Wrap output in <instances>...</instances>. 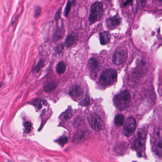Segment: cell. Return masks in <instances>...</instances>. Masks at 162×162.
<instances>
[{
    "label": "cell",
    "instance_id": "29",
    "mask_svg": "<svg viewBox=\"0 0 162 162\" xmlns=\"http://www.w3.org/2000/svg\"><path fill=\"white\" fill-rule=\"evenodd\" d=\"M89 100L88 99V98H85V99H84L83 100V105L84 106H86V105H88V103H89Z\"/></svg>",
    "mask_w": 162,
    "mask_h": 162
},
{
    "label": "cell",
    "instance_id": "22",
    "mask_svg": "<svg viewBox=\"0 0 162 162\" xmlns=\"http://www.w3.org/2000/svg\"><path fill=\"white\" fill-rule=\"evenodd\" d=\"M57 142L59 143V145L61 146H63L67 143V142H68V139L66 137H62V138L58 139Z\"/></svg>",
    "mask_w": 162,
    "mask_h": 162
},
{
    "label": "cell",
    "instance_id": "17",
    "mask_svg": "<svg viewBox=\"0 0 162 162\" xmlns=\"http://www.w3.org/2000/svg\"><path fill=\"white\" fill-rule=\"evenodd\" d=\"M46 101L41 99H37V100L32 101V104L33 106H35L38 109H40L43 107V105H45L46 104Z\"/></svg>",
    "mask_w": 162,
    "mask_h": 162
},
{
    "label": "cell",
    "instance_id": "6",
    "mask_svg": "<svg viewBox=\"0 0 162 162\" xmlns=\"http://www.w3.org/2000/svg\"><path fill=\"white\" fill-rule=\"evenodd\" d=\"M137 127V122L136 119L131 117H128L125 121L124 126V134L127 137H130L134 133Z\"/></svg>",
    "mask_w": 162,
    "mask_h": 162
},
{
    "label": "cell",
    "instance_id": "19",
    "mask_svg": "<svg viewBox=\"0 0 162 162\" xmlns=\"http://www.w3.org/2000/svg\"><path fill=\"white\" fill-rule=\"evenodd\" d=\"M44 66V62L43 60H41L38 63V64L35 66L34 69V71L35 72H39L40 70H41V68H43Z\"/></svg>",
    "mask_w": 162,
    "mask_h": 162
},
{
    "label": "cell",
    "instance_id": "28",
    "mask_svg": "<svg viewBox=\"0 0 162 162\" xmlns=\"http://www.w3.org/2000/svg\"><path fill=\"white\" fill-rule=\"evenodd\" d=\"M139 1L140 5L142 7H144V6L146 5L147 0H139Z\"/></svg>",
    "mask_w": 162,
    "mask_h": 162
},
{
    "label": "cell",
    "instance_id": "10",
    "mask_svg": "<svg viewBox=\"0 0 162 162\" xmlns=\"http://www.w3.org/2000/svg\"><path fill=\"white\" fill-rule=\"evenodd\" d=\"M77 40V35L76 33L73 32L66 37L64 44L66 47H70L76 43Z\"/></svg>",
    "mask_w": 162,
    "mask_h": 162
},
{
    "label": "cell",
    "instance_id": "7",
    "mask_svg": "<svg viewBox=\"0 0 162 162\" xmlns=\"http://www.w3.org/2000/svg\"><path fill=\"white\" fill-rule=\"evenodd\" d=\"M88 122L90 126L94 130H100L103 126V122L97 114H93L89 116Z\"/></svg>",
    "mask_w": 162,
    "mask_h": 162
},
{
    "label": "cell",
    "instance_id": "30",
    "mask_svg": "<svg viewBox=\"0 0 162 162\" xmlns=\"http://www.w3.org/2000/svg\"><path fill=\"white\" fill-rule=\"evenodd\" d=\"M158 1H159L162 2V0H158Z\"/></svg>",
    "mask_w": 162,
    "mask_h": 162
},
{
    "label": "cell",
    "instance_id": "24",
    "mask_svg": "<svg viewBox=\"0 0 162 162\" xmlns=\"http://www.w3.org/2000/svg\"><path fill=\"white\" fill-rule=\"evenodd\" d=\"M25 129L26 133H29L31 129V124L29 122H26L24 124Z\"/></svg>",
    "mask_w": 162,
    "mask_h": 162
},
{
    "label": "cell",
    "instance_id": "3",
    "mask_svg": "<svg viewBox=\"0 0 162 162\" xmlns=\"http://www.w3.org/2000/svg\"><path fill=\"white\" fill-rule=\"evenodd\" d=\"M131 102V95L127 90L117 95L113 98L114 105L118 109L124 110L130 106Z\"/></svg>",
    "mask_w": 162,
    "mask_h": 162
},
{
    "label": "cell",
    "instance_id": "25",
    "mask_svg": "<svg viewBox=\"0 0 162 162\" xmlns=\"http://www.w3.org/2000/svg\"><path fill=\"white\" fill-rule=\"evenodd\" d=\"M64 48V44L63 43H60L59 45H57L56 47V51L58 53H60L63 50Z\"/></svg>",
    "mask_w": 162,
    "mask_h": 162
},
{
    "label": "cell",
    "instance_id": "8",
    "mask_svg": "<svg viewBox=\"0 0 162 162\" xmlns=\"http://www.w3.org/2000/svg\"><path fill=\"white\" fill-rule=\"evenodd\" d=\"M113 63L117 65H120L125 62L126 57L123 50H117L114 53L112 59Z\"/></svg>",
    "mask_w": 162,
    "mask_h": 162
},
{
    "label": "cell",
    "instance_id": "11",
    "mask_svg": "<svg viewBox=\"0 0 162 162\" xmlns=\"http://www.w3.org/2000/svg\"><path fill=\"white\" fill-rule=\"evenodd\" d=\"M111 35L109 32L103 31L100 33V43L102 45H106L110 42Z\"/></svg>",
    "mask_w": 162,
    "mask_h": 162
},
{
    "label": "cell",
    "instance_id": "20",
    "mask_svg": "<svg viewBox=\"0 0 162 162\" xmlns=\"http://www.w3.org/2000/svg\"><path fill=\"white\" fill-rule=\"evenodd\" d=\"M72 4L69 1L67 2L66 4V7H65V10L64 11V16L67 17L69 14L71 8Z\"/></svg>",
    "mask_w": 162,
    "mask_h": 162
},
{
    "label": "cell",
    "instance_id": "1",
    "mask_svg": "<svg viewBox=\"0 0 162 162\" xmlns=\"http://www.w3.org/2000/svg\"><path fill=\"white\" fill-rule=\"evenodd\" d=\"M147 134L146 129L141 128L139 130L136 139L133 143V148L136 151L139 157H142L145 153Z\"/></svg>",
    "mask_w": 162,
    "mask_h": 162
},
{
    "label": "cell",
    "instance_id": "13",
    "mask_svg": "<svg viewBox=\"0 0 162 162\" xmlns=\"http://www.w3.org/2000/svg\"><path fill=\"white\" fill-rule=\"evenodd\" d=\"M83 91L82 88L78 86H73L70 90L69 95L74 98L78 97L83 94Z\"/></svg>",
    "mask_w": 162,
    "mask_h": 162
},
{
    "label": "cell",
    "instance_id": "14",
    "mask_svg": "<svg viewBox=\"0 0 162 162\" xmlns=\"http://www.w3.org/2000/svg\"><path fill=\"white\" fill-rule=\"evenodd\" d=\"M64 31L62 27H57L55 33L53 37L54 41H57L62 38L64 34Z\"/></svg>",
    "mask_w": 162,
    "mask_h": 162
},
{
    "label": "cell",
    "instance_id": "2",
    "mask_svg": "<svg viewBox=\"0 0 162 162\" xmlns=\"http://www.w3.org/2000/svg\"><path fill=\"white\" fill-rule=\"evenodd\" d=\"M152 150L159 157H162V128L155 129L151 135Z\"/></svg>",
    "mask_w": 162,
    "mask_h": 162
},
{
    "label": "cell",
    "instance_id": "9",
    "mask_svg": "<svg viewBox=\"0 0 162 162\" xmlns=\"http://www.w3.org/2000/svg\"><path fill=\"white\" fill-rule=\"evenodd\" d=\"M121 23V19L118 15L107 19L106 23L107 27L110 29H114L118 27Z\"/></svg>",
    "mask_w": 162,
    "mask_h": 162
},
{
    "label": "cell",
    "instance_id": "15",
    "mask_svg": "<svg viewBox=\"0 0 162 162\" xmlns=\"http://www.w3.org/2000/svg\"><path fill=\"white\" fill-rule=\"evenodd\" d=\"M124 119V117L123 114H117L114 118V124L117 126H121L123 124Z\"/></svg>",
    "mask_w": 162,
    "mask_h": 162
},
{
    "label": "cell",
    "instance_id": "31",
    "mask_svg": "<svg viewBox=\"0 0 162 162\" xmlns=\"http://www.w3.org/2000/svg\"></svg>",
    "mask_w": 162,
    "mask_h": 162
},
{
    "label": "cell",
    "instance_id": "12",
    "mask_svg": "<svg viewBox=\"0 0 162 162\" xmlns=\"http://www.w3.org/2000/svg\"><path fill=\"white\" fill-rule=\"evenodd\" d=\"M88 67L92 73H96L99 68V63L95 58H92L88 61Z\"/></svg>",
    "mask_w": 162,
    "mask_h": 162
},
{
    "label": "cell",
    "instance_id": "26",
    "mask_svg": "<svg viewBox=\"0 0 162 162\" xmlns=\"http://www.w3.org/2000/svg\"><path fill=\"white\" fill-rule=\"evenodd\" d=\"M61 8H60L57 10V12H56L55 15V19L56 21H57L59 20L61 17Z\"/></svg>",
    "mask_w": 162,
    "mask_h": 162
},
{
    "label": "cell",
    "instance_id": "27",
    "mask_svg": "<svg viewBox=\"0 0 162 162\" xmlns=\"http://www.w3.org/2000/svg\"><path fill=\"white\" fill-rule=\"evenodd\" d=\"M133 0H126V1L124 2L123 4V6L124 7H126L127 5L131 4Z\"/></svg>",
    "mask_w": 162,
    "mask_h": 162
},
{
    "label": "cell",
    "instance_id": "18",
    "mask_svg": "<svg viewBox=\"0 0 162 162\" xmlns=\"http://www.w3.org/2000/svg\"><path fill=\"white\" fill-rule=\"evenodd\" d=\"M56 86L57 85L56 84L55 82H49L44 86V90L46 92H48L53 90L56 88Z\"/></svg>",
    "mask_w": 162,
    "mask_h": 162
},
{
    "label": "cell",
    "instance_id": "16",
    "mask_svg": "<svg viewBox=\"0 0 162 162\" xmlns=\"http://www.w3.org/2000/svg\"><path fill=\"white\" fill-rule=\"evenodd\" d=\"M56 71L58 74H62L66 70V65L64 62H60L57 64L56 66Z\"/></svg>",
    "mask_w": 162,
    "mask_h": 162
},
{
    "label": "cell",
    "instance_id": "5",
    "mask_svg": "<svg viewBox=\"0 0 162 162\" xmlns=\"http://www.w3.org/2000/svg\"><path fill=\"white\" fill-rule=\"evenodd\" d=\"M117 72L113 69H107L101 74L99 79L100 84L102 86L112 85L117 79Z\"/></svg>",
    "mask_w": 162,
    "mask_h": 162
},
{
    "label": "cell",
    "instance_id": "21",
    "mask_svg": "<svg viewBox=\"0 0 162 162\" xmlns=\"http://www.w3.org/2000/svg\"><path fill=\"white\" fill-rule=\"evenodd\" d=\"M62 116L63 118L65 119V120L69 119V118H70L71 117H72V116L71 110H67L66 112H64V114H63V115H62Z\"/></svg>",
    "mask_w": 162,
    "mask_h": 162
},
{
    "label": "cell",
    "instance_id": "4",
    "mask_svg": "<svg viewBox=\"0 0 162 162\" xmlns=\"http://www.w3.org/2000/svg\"><path fill=\"white\" fill-rule=\"evenodd\" d=\"M90 16L89 18V23L93 24L101 20L103 13V3L100 2H94L91 7Z\"/></svg>",
    "mask_w": 162,
    "mask_h": 162
},
{
    "label": "cell",
    "instance_id": "23",
    "mask_svg": "<svg viewBox=\"0 0 162 162\" xmlns=\"http://www.w3.org/2000/svg\"><path fill=\"white\" fill-rule=\"evenodd\" d=\"M41 14V8L39 6H37L34 10V16L37 18Z\"/></svg>",
    "mask_w": 162,
    "mask_h": 162
}]
</instances>
